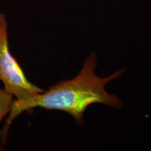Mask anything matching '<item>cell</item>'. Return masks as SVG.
I'll use <instances>...</instances> for the list:
<instances>
[{
	"label": "cell",
	"instance_id": "2",
	"mask_svg": "<svg viewBox=\"0 0 151 151\" xmlns=\"http://www.w3.org/2000/svg\"><path fill=\"white\" fill-rule=\"evenodd\" d=\"M0 82L4 90L17 101L32 98L43 91L30 83L11 53L9 47L8 23L4 14H0Z\"/></svg>",
	"mask_w": 151,
	"mask_h": 151
},
{
	"label": "cell",
	"instance_id": "1",
	"mask_svg": "<svg viewBox=\"0 0 151 151\" xmlns=\"http://www.w3.org/2000/svg\"><path fill=\"white\" fill-rule=\"evenodd\" d=\"M97 56L92 52L85 60L80 72L71 80H63L35 97L23 101L14 99L10 111L0 132L1 143H6L11 123L22 112L35 108L62 111L69 113L78 124H82L87 108L93 104H101L120 109L122 103L116 95L109 94L105 86L118 78L124 70L117 71L112 75L101 78L94 73L97 68Z\"/></svg>",
	"mask_w": 151,
	"mask_h": 151
},
{
	"label": "cell",
	"instance_id": "3",
	"mask_svg": "<svg viewBox=\"0 0 151 151\" xmlns=\"http://www.w3.org/2000/svg\"><path fill=\"white\" fill-rule=\"evenodd\" d=\"M13 100L14 98L12 95L7 93L4 90L0 88V122L6 116H8ZM2 150H4V148H3L2 143L0 140V151Z\"/></svg>",
	"mask_w": 151,
	"mask_h": 151
}]
</instances>
